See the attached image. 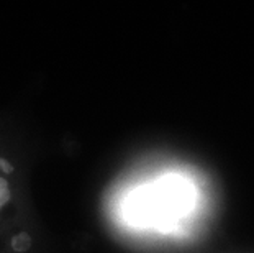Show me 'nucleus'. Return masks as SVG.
Returning a JSON list of instances; mask_svg holds the SVG:
<instances>
[{"label":"nucleus","instance_id":"nucleus-1","mask_svg":"<svg viewBox=\"0 0 254 253\" xmlns=\"http://www.w3.org/2000/svg\"><path fill=\"white\" fill-rule=\"evenodd\" d=\"M198 201V187L190 177L164 173L134 187L125 199L123 212L134 229L172 234L193 217Z\"/></svg>","mask_w":254,"mask_h":253},{"label":"nucleus","instance_id":"nucleus-2","mask_svg":"<svg viewBox=\"0 0 254 253\" xmlns=\"http://www.w3.org/2000/svg\"><path fill=\"white\" fill-rule=\"evenodd\" d=\"M12 199V192H10V186L5 177L0 176V209H2L5 204H8V201Z\"/></svg>","mask_w":254,"mask_h":253},{"label":"nucleus","instance_id":"nucleus-3","mask_svg":"<svg viewBox=\"0 0 254 253\" xmlns=\"http://www.w3.org/2000/svg\"><path fill=\"white\" fill-rule=\"evenodd\" d=\"M0 166H2V169L5 171V173H10V171H12L13 168L10 165H7L5 163V160H0Z\"/></svg>","mask_w":254,"mask_h":253}]
</instances>
